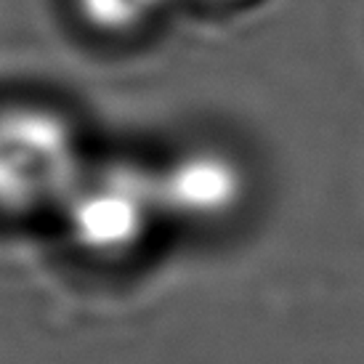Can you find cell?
I'll return each mask as SVG.
<instances>
[{"mask_svg":"<svg viewBox=\"0 0 364 364\" xmlns=\"http://www.w3.org/2000/svg\"><path fill=\"white\" fill-rule=\"evenodd\" d=\"M91 154L67 109L41 99L0 102V223L56 218Z\"/></svg>","mask_w":364,"mask_h":364,"instance_id":"6da1fadb","label":"cell"},{"mask_svg":"<svg viewBox=\"0 0 364 364\" xmlns=\"http://www.w3.org/2000/svg\"><path fill=\"white\" fill-rule=\"evenodd\" d=\"M64 240L88 263H131L165 226L154 165L93 160L56 213Z\"/></svg>","mask_w":364,"mask_h":364,"instance_id":"7a4b0ae2","label":"cell"},{"mask_svg":"<svg viewBox=\"0 0 364 364\" xmlns=\"http://www.w3.org/2000/svg\"><path fill=\"white\" fill-rule=\"evenodd\" d=\"M165 223L218 226L242 208L247 173L229 152L194 146L173 160L154 165Z\"/></svg>","mask_w":364,"mask_h":364,"instance_id":"3957f363","label":"cell"},{"mask_svg":"<svg viewBox=\"0 0 364 364\" xmlns=\"http://www.w3.org/2000/svg\"><path fill=\"white\" fill-rule=\"evenodd\" d=\"M176 0H67L82 30L107 43H133L168 19Z\"/></svg>","mask_w":364,"mask_h":364,"instance_id":"277c9868","label":"cell"}]
</instances>
